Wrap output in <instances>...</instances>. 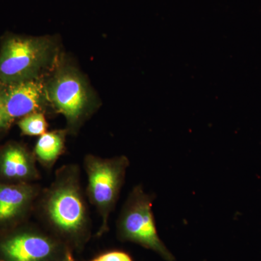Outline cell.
I'll return each instance as SVG.
<instances>
[{
    "label": "cell",
    "mask_w": 261,
    "mask_h": 261,
    "mask_svg": "<svg viewBox=\"0 0 261 261\" xmlns=\"http://www.w3.org/2000/svg\"><path fill=\"white\" fill-rule=\"evenodd\" d=\"M44 209L57 231L69 238L84 234L89 226L88 214L74 168H64L47 192Z\"/></svg>",
    "instance_id": "1"
},
{
    "label": "cell",
    "mask_w": 261,
    "mask_h": 261,
    "mask_svg": "<svg viewBox=\"0 0 261 261\" xmlns=\"http://www.w3.org/2000/svg\"><path fill=\"white\" fill-rule=\"evenodd\" d=\"M54 44L46 37H12L0 51V83L8 84L39 78L51 61Z\"/></svg>",
    "instance_id": "2"
},
{
    "label": "cell",
    "mask_w": 261,
    "mask_h": 261,
    "mask_svg": "<svg viewBox=\"0 0 261 261\" xmlns=\"http://www.w3.org/2000/svg\"><path fill=\"white\" fill-rule=\"evenodd\" d=\"M84 164L88 176L87 194L102 219L99 231L102 234L108 230V219L119 198L129 162L124 156L102 159L87 155Z\"/></svg>",
    "instance_id": "3"
},
{
    "label": "cell",
    "mask_w": 261,
    "mask_h": 261,
    "mask_svg": "<svg viewBox=\"0 0 261 261\" xmlns=\"http://www.w3.org/2000/svg\"><path fill=\"white\" fill-rule=\"evenodd\" d=\"M154 197L147 195L141 186L130 192L118 220V237L158 252L167 261L174 257L161 241L156 228L152 205Z\"/></svg>",
    "instance_id": "4"
},
{
    "label": "cell",
    "mask_w": 261,
    "mask_h": 261,
    "mask_svg": "<svg viewBox=\"0 0 261 261\" xmlns=\"http://www.w3.org/2000/svg\"><path fill=\"white\" fill-rule=\"evenodd\" d=\"M47 99L70 126H75L88 112L91 96L87 82L80 72L70 67L57 70L47 85Z\"/></svg>",
    "instance_id": "5"
},
{
    "label": "cell",
    "mask_w": 261,
    "mask_h": 261,
    "mask_svg": "<svg viewBox=\"0 0 261 261\" xmlns=\"http://www.w3.org/2000/svg\"><path fill=\"white\" fill-rule=\"evenodd\" d=\"M2 85L0 102L10 123L15 118L41 112L47 99L46 85L39 78Z\"/></svg>",
    "instance_id": "6"
},
{
    "label": "cell",
    "mask_w": 261,
    "mask_h": 261,
    "mask_svg": "<svg viewBox=\"0 0 261 261\" xmlns=\"http://www.w3.org/2000/svg\"><path fill=\"white\" fill-rule=\"evenodd\" d=\"M58 250L51 238L37 232L18 233L0 245V251L8 261H51Z\"/></svg>",
    "instance_id": "7"
},
{
    "label": "cell",
    "mask_w": 261,
    "mask_h": 261,
    "mask_svg": "<svg viewBox=\"0 0 261 261\" xmlns=\"http://www.w3.org/2000/svg\"><path fill=\"white\" fill-rule=\"evenodd\" d=\"M0 172L11 179H34L38 176L32 156L18 145H10L3 150L0 156Z\"/></svg>",
    "instance_id": "8"
},
{
    "label": "cell",
    "mask_w": 261,
    "mask_h": 261,
    "mask_svg": "<svg viewBox=\"0 0 261 261\" xmlns=\"http://www.w3.org/2000/svg\"><path fill=\"white\" fill-rule=\"evenodd\" d=\"M36 194L37 190L30 185H0V222L21 214Z\"/></svg>",
    "instance_id": "9"
},
{
    "label": "cell",
    "mask_w": 261,
    "mask_h": 261,
    "mask_svg": "<svg viewBox=\"0 0 261 261\" xmlns=\"http://www.w3.org/2000/svg\"><path fill=\"white\" fill-rule=\"evenodd\" d=\"M65 135L62 132H46L41 135L35 147V154L44 166H51L63 152Z\"/></svg>",
    "instance_id": "10"
},
{
    "label": "cell",
    "mask_w": 261,
    "mask_h": 261,
    "mask_svg": "<svg viewBox=\"0 0 261 261\" xmlns=\"http://www.w3.org/2000/svg\"><path fill=\"white\" fill-rule=\"evenodd\" d=\"M18 126L23 135L41 136L47 132V122L42 112H36L23 117Z\"/></svg>",
    "instance_id": "11"
},
{
    "label": "cell",
    "mask_w": 261,
    "mask_h": 261,
    "mask_svg": "<svg viewBox=\"0 0 261 261\" xmlns=\"http://www.w3.org/2000/svg\"><path fill=\"white\" fill-rule=\"evenodd\" d=\"M91 261H133L126 252L123 251H111L102 254Z\"/></svg>",
    "instance_id": "12"
},
{
    "label": "cell",
    "mask_w": 261,
    "mask_h": 261,
    "mask_svg": "<svg viewBox=\"0 0 261 261\" xmlns=\"http://www.w3.org/2000/svg\"><path fill=\"white\" fill-rule=\"evenodd\" d=\"M10 121L5 114L4 109H3V106L0 102V129L5 128V127L9 126Z\"/></svg>",
    "instance_id": "13"
},
{
    "label": "cell",
    "mask_w": 261,
    "mask_h": 261,
    "mask_svg": "<svg viewBox=\"0 0 261 261\" xmlns=\"http://www.w3.org/2000/svg\"><path fill=\"white\" fill-rule=\"evenodd\" d=\"M62 261H74V260H73L70 253L67 252L66 255H65L64 258H63Z\"/></svg>",
    "instance_id": "14"
}]
</instances>
